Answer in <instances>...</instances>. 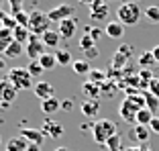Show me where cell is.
<instances>
[{"instance_id":"6da1fadb","label":"cell","mask_w":159,"mask_h":151,"mask_svg":"<svg viewBox=\"0 0 159 151\" xmlns=\"http://www.w3.org/2000/svg\"><path fill=\"white\" fill-rule=\"evenodd\" d=\"M116 16H118V23H122L125 27H133V25H137L141 21L143 10H141V6L137 2H125V4L118 6Z\"/></svg>"},{"instance_id":"7a4b0ae2","label":"cell","mask_w":159,"mask_h":151,"mask_svg":"<svg viewBox=\"0 0 159 151\" xmlns=\"http://www.w3.org/2000/svg\"><path fill=\"white\" fill-rule=\"evenodd\" d=\"M92 135H94V141H96V143L106 145L108 139L116 135V125H114L112 121H108V118H100V121H96V123H94Z\"/></svg>"},{"instance_id":"3957f363","label":"cell","mask_w":159,"mask_h":151,"mask_svg":"<svg viewBox=\"0 0 159 151\" xmlns=\"http://www.w3.org/2000/svg\"><path fill=\"white\" fill-rule=\"evenodd\" d=\"M6 80L16 88V92H19V90H31V88H35V86H33V76L29 74L25 67H12V70H8Z\"/></svg>"},{"instance_id":"277c9868","label":"cell","mask_w":159,"mask_h":151,"mask_svg":"<svg viewBox=\"0 0 159 151\" xmlns=\"http://www.w3.org/2000/svg\"><path fill=\"white\" fill-rule=\"evenodd\" d=\"M51 21L47 19V12H41V10H33V12L29 14V31L33 35H45L47 31H51L49 29Z\"/></svg>"},{"instance_id":"5b68a950","label":"cell","mask_w":159,"mask_h":151,"mask_svg":"<svg viewBox=\"0 0 159 151\" xmlns=\"http://www.w3.org/2000/svg\"><path fill=\"white\" fill-rule=\"evenodd\" d=\"M45 49H47V47H45V43L41 41V37L31 33V39H29L27 47H25V53L31 57V62H39V57H41L43 53H47Z\"/></svg>"},{"instance_id":"8992f818","label":"cell","mask_w":159,"mask_h":151,"mask_svg":"<svg viewBox=\"0 0 159 151\" xmlns=\"http://www.w3.org/2000/svg\"><path fill=\"white\" fill-rule=\"evenodd\" d=\"M74 14H75V8H74V6H70V4H59V6H55V8H51L49 12H47V19L51 21V23H57V25H59L61 21L71 19Z\"/></svg>"},{"instance_id":"52a82bcc","label":"cell","mask_w":159,"mask_h":151,"mask_svg":"<svg viewBox=\"0 0 159 151\" xmlns=\"http://www.w3.org/2000/svg\"><path fill=\"white\" fill-rule=\"evenodd\" d=\"M90 19L94 21V23H102V21H106V16L110 14V8H108L106 2H102V0H94V2H90Z\"/></svg>"},{"instance_id":"ba28073f","label":"cell","mask_w":159,"mask_h":151,"mask_svg":"<svg viewBox=\"0 0 159 151\" xmlns=\"http://www.w3.org/2000/svg\"><path fill=\"white\" fill-rule=\"evenodd\" d=\"M20 137L29 143V145H43L45 141V135H43L41 129H33V127H27V129H20Z\"/></svg>"},{"instance_id":"9c48e42d","label":"cell","mask_w":159,"mask_h":151,"mask_svg":"<svg viewBox=\"0 0 159 151\" xmlns=\"http://www.w3.org/2000/svg\"><path fill=\"white\" fill-rule=\"evenodd\" d=\"M41 131H43V135H45V137L59 139L61 135H63V125L57 123V121H53V118H45V121H43Z\"/></svg>"},{"instance_id":"30bf717a","label":"cell","mask_w":159,"mask_h":151,"mask_svg":"<svg viewBox=\"0 0 159 151\" xmlns=\"http://www.w3.org/2000/svg\"><path fill=\"white\" fill-rule=\"evenodd\" d=\"M118 112H120V118L125 121V123H137V112H139V108H137V106L129 98L122 100Z\"/></svg>"},{"instance_id":"8fae6325","label":"cell","mask_w":159,"mask_h":151,"mask_svg":"<svg viewBox=\"0 0 159 151\" xmlns=\"http://www.w3.org/2000/svg\"><path fill=\"white\" fill-rule=\"evenodd\" d=\"M16 98V88L8 80H0V104H12Z\"/></svg>"},{"instance_id":"7c38bea8","label":"cell","mask_w":159,"mask_h":151,"mask_svg":"<svg viewBox=\"0 0 159 151\" xmlns=\"http://www.w3.org/2000/svg\"><path fill=\"white\" fill-rule=\"evenodd\" d=\"M33 90H35V94L41 98V102H43V100H49V98H55V88H53L51 82L41 80V82H37V84H35Z\"/></svg>"},{"instance_id":"4fadbf2b","label":"cell","mask_w":159,"mask_h":151,"mask_svg":"<svg viewBox=\"0 0 159 151\" xmlns=\"http://www.w3.org/2000/svg\"><path fill=\"white\" fill-rule=\"evenodd\" d=\"M75 29H78V21L71 16V19L61 21L59 27H57V33L61 35V39H71L75 35Z\"/></svg>"},{"instance_id":"5bb4252c","label":"cell","mask_w":159,"mask_h":151,"mask_svg":"<svg viewBox=\"0 0 159 151\" xmlns=\"http://www.w3.org/2000/svg\"><path fill=\"white\" fill-rule=\"evenodd\" d=\"M149 137H151V129L149 127H143V125H137V127L131 131V139H135L139 145L149 143Z\"/></svg>"},{"instance_id":"9a60e30c","label":"cell","mask_w":159,"mask_h":151,"mask_svg":"<svg viewBox=\"0 0 159 151\" xmlns=\"http://www.w3.org/2000/svg\"><path fill=\"white\" fill-rule=\"evenodd\" d=\"M98 112H100V100H88L86 98L84 102H82V114H84V117L94 118Z\"/></svg>"},{"instance_id":"2e32d148","label":"cell","mask_w":159,"mask_h":151,"mask_svg":"<svg viewBox=\"0 0 159 151\" xmlns=\"http://www.w3.org/2000/svg\"><path fill=\"white\" fill-rule=\"evenodd\" d=\"M104 33L110 39H120L122 35H125V25L118 23V21H110V23L106 25V29H104Z\"/></svg>"},{"instance_id":"e0dca14e","label":"cell","mask_w":159,"mask_h":151,"mask_svg":"<svg viewBox=\"0 0 159 151\" xmlns=\"http://www.w3.org/2000/svg\"><path fill=\"white\" fill-rule=\"evenodd\" d=\"M29 143L25 141L23 137H10L8 141H6V151H27Z\"/></svg>"},{"instance_id":"ac0fdd59","label":"cell","mask_w":159,"mask_h":151,"mask_svg":"<svg viewBox=\"0 0 159 151\" xmlns=\"http://www.w3.org/2000/svg\"><path fill=\"white\" fill-rule=\"evenodd\" d=\"M12 37H14V41H19L20 45H27L29 43V39H31V31H29L27 27H14V31H12Z\"/></svg>"},{"instance_id":"d6986e66","label":"cell","mask_w":159,"mask_h":151,"mask_svg":"<svg viewBox=\"0 0 159 151\" xmlns=\"http://www.w3.org/2000/svg\"><path fill=\"white\" fill-rule=\"evenodd\" d=\"M61 108V102L59 98H49V100H43L41 102V112L43 114H53L55 110Z\"/></svg>"},{"instance_id":"ffe728a7","label":"cell","mask_w":159,"mask_h":151,"mask_svg":"<svg viewBox=\"0 0 159 151\" xmlns=\"http://www.w3.org/2000/svg\"><path fill=\"white\" fill-rule=\"evenodd\" d=\"M82 90H84V94L88 96V100H98L100 98V92H102L98 84H94V82H90V80L84 84V88H82Z\"/></svg>"},{"instance_id":"44dd1931","label":"cell","mask_w":159,"mask_h":151,"mask_svg":"<svg viewBox=\"0 0 159 151\" xmlns=\"http://www.w3.org/2000/svg\"><path fill=\"white\" fill-rule=\"evenodd\" d=\"M41 41L45 43V47H53L55 49L57 45H59V41H61V35L57 33V31H47V33L41 37Z\"/></svg>"},{"instance_id":"7402d4cb","label":"cell","mask_w":159,"mask_h":151,"mask_svg":"<svg viewBox=\"0 0 159 151\" xmlns=\"http://www.w3.org/2000/svg\"><path fill=\"white\" fill-rule=\"evenodd\" d=\"M39 63H41V67H43L45 71H47V70H53V67L57 66L55 53H49V51H47V53H43V55L39 57Z\"/></svg>"},{"instance_id":"603a6c76","label":"cell","mask_w":159,"mask_h":151,"mask_svg":"<svg viewBox=\"0 0 159 151\" xmlns=\"http://www.w3.org/2000/svg\"><path fill=\"white\" fill-rule=\"evenodd\" d=\"M23 51H25V45H20L19 41H12L8 45V49L4 51V55L10 57V59H14V57H20V55H23Z\"/></svg>"},{"instance_id":"cb8c5ba5","label":"cell","mask_w":159,"mask_h":151,"mask_svg":"<svg viewBox=\"0 0 159 151\" xmlns=\"http://www.w3.org/2000/svg\"><path fill=\"white\" fill-rule=\"evenodd\" d=\"M71 67H74V71H75V74H80V76L90 74V71H92V67H90V62H86V59H74Z\"/></svg>"},{"instance_id":"d4e9b609","label":"cell","mask_w":159,"mask_h":151,"mask_svg":"<svg viewBox=\"0 0 159 151\" xmlns=\"http://www.w3.org/2000/svg\"><path fill=\"white\" fill-rule=\"evenodd\" d=\"M151 121H153V112L147 108H141L137 112V125H143V127H149Z\"/></svg>"},{"instance_id":"484cf974","label":"cell","mask_w":159,"mask_h":151,"mask_svg":"<svg viewBox=\"0 0 159 151\" xmlns=\"http://www.w3.org/2000/svg\"><path fill=\"white\" fill-rule=\"evenodd\" d=\"M155 57H153V53L151 51H145L143 55L139 57V66H141V70H151V67L155 66Z\"/></svg>"},{"instance_id":"4316f807","label":"cell","mask_w":159,"mask_h":151,"mask_svg":"<svg viewBox=\"0 0 159 151\" xmlns=\"http://www.w3.org/2000/svg\"><path fill=\"white\" fill-rule=\"evenodd\" d=\"M55 59H57V66H67V63H74L71 53L67 51V49H57V51H55Z\"/></svg>"},{"instance_id":"83f0119b","label":"cell","mask_w":159,"mask_h":151,"mask_svg":"<svg viewBox=\"0 0 159 151\" xmlns=\"http://www.w3.org/2000/svg\"><path fill=\"white\" fill-rule=\"evenodd\" d=\"M143 16H145L151 25H159V6H147Z\"/></svg>"},{"instance_id":"f1b7e54d","label":"cell","mask_w":159,"mask_h":151,"mask_svg":"<svg viewBox=\"0 0 159 151\" xmlns=\"http://www.w3.org/2000/svg\"><path fill=\"white\" fill-rule=\"evenodd\" d=\"M145 108L151 110L153 114L159 110V98H157V96H153L151 92H145Z\"/></svg>"},{"instance_id":"f546056e","label":"cell","mask_w":159,"mask_h":151,"mask_svg":"<svg viewBox=\"0 0 159 151\" xmlns=\"http://www.w3.org/2000/svg\"><path fill=\"white\" fill-rule=\"evenodd\" d=\"M0 27H4V29H10V31H14V27H16V21H14L12 14L2 12V10H0Z\"/></svg>"},{"instance_id":"4dcf8cb0","label":"cell","mask_w":159,"mask_h":151,"mask_svg":"<svg viewBox=\"0 0 159 151\" xmlns=\"http://www.w3.org/2000/svg\"><path fill=\"white\" fill-rule=\"evenodd\" d=\"M126 63H129V57H125L122 53L114 51V55H112V70H125Z\"/></svg>"},{"instance_id":"1f68e13d","label":"cell","mask_w":159,"mask_h":151,"mask_svg":"<svg viewBox=\"0 0 159 151\" xmlns=\"http://www.w3.org/2000/svg\"><path fill=\"white\" fill-rule=\"evenodd\" d=\"M96 45H98V43L94 41V39L90 37L88 33H84V35H82V37H80V49H82V51H88V49L96 47Z\"/></svg>"},{"instance_id":"d6a6232c","label":"cell","mask_w":159,"mask_h":151,"mask_svg":"<svg viewBox=\"0 0 159 151\" xmlns=\"http://www.w3.org/2000/svg\"><path fill=\"white\" fill-rule=\"evenodd\" d=\"M106 149L108 151H122V141H120V135L118 133L106 141Z\"/></svg>"},{"instance_id":"836d02e7","label":"cell","mask_w":159,"mask_h":151,"mask_svg":"<svg viewBox=\"0 0 159 151\" xmlns=\"http://www.w3.org/2000/svg\"><path fill=\"white\" fill-rule=\"evenodd\" d=\"M27 71H29L31 76H41L45 70L41 67V63H39V62H31V63L27 66Z\"/></svg>"},{"instance_id":"e575fe53","label":"cell","mask_w":159,"mask_h":151,"mask_svg":"<svg viewBox=\"0 0 159 151\" xmlns=\"http://www.w3.org/2000/svg\"><path fill=\"white\" fill-rule=\"evenodd\" d=\"M84 33H88L96 43L100 41V37H102V31H100V27H86V29H84Z\"/></svg>"},{"instance_id":"d590c367","label":"cell","mask_w":159,"mask_h":151,"mask_svg":"<svg viewBox=\"0 0 159 151\" xmlns=\"http://www.w3.org/2000/svg\"><path fill=\"white\" fill-rule=\"evenodd\" d=\"M116 51H118V53H122L125 57H129V59L135 55V47H133V45H129V43H122V45L116 49Z\"/></svg>"},{"instance_id":"8d00e7d4","label":"cell","mask_w":159,"mask_h":151,"mask_svg":"<svg viewBox=\"0 0 159 151\" xmlns=\"http://www.w3.org/2000/svg\"><path fill=\"white\" fill-rule=\"evenodd\" d=\"M14 21H16V25H19V27H27L29 29V14L25 12H19V14H14Z\"/></svg>"},{"instance_id":"74e56055","label":"cell","mask_w":159,"mask_h":151,"mask_svg":"<svg viewBox=\"0 0 159 151\" xmlns=\"http://www.w3.org/2000/svg\"><path fill=\"white\" fill-rule=\"evenodd\" d=\"M8 8H10V14H19V12H23V2L20 0H10L8 2Z\"/></svg>"},{"instance_id":"f35d334b","label":"cell","mask_w":159,"mask_h":151,"mask_svg":"<svg viewBox=\"0 0 159 151\" xmlns=\"http://www.w3.org/2000/svg\"><path fill=\"white\" fill-rule=\"evenodd\" d=\"M0 39H2V41H6V43H12V41H14V37H12V31H10V29L0 27Z\"/></svg>"},{"instance_id":"ab89813d","label":"cell","mask_w":159,"mask_h":151,"mask_svg":"<svg viewBox=\"0 0 159 151\" xmlns=\"http://www.w3.org/2000/svg\"><path fill=\"white\" fill-rule=\"evenodd\" d=\"M149 92H151L153 96H157V98H159V76H155L153 80L149 82Z\"/></svg>"},{"instance_id":"60d3db41","label":"cell","mask_w":159,"mask_h":151,"mask_svg":"<svg viewBox=\"0 0 159 151\" xmlns=\"http://www.w3.org/2000/svg\"><path fill=\"white\" fill-rule=\"evenodd\" d=\"M98 55H100L98 47H92V49H88V51H84V59H86V62H92V59H96Z\"/></svg>"},{"instance_id":"b9f144b4","label":"cell","mask_w":159,"mask_h":151,"mask_svg":"<svg viewBox=\"0 0 159 151\" xmlns=\"http://www.w3.org/2000/svg\"><path fill=\"white\" fill-rule=\"evenodd\" d=\"M149 129H151V133H157V135H159V117H153Z\"/></svg>"},{"instance_id":"7bdbcfd3","label":"cell","mask_w":159,"mask_h":151,"mask_svg":"<svg viewBox=\"0 0 159 151\" xmlns=\"http://www.w3.org/2000/svg\"><path fill=\"white\" fill-rule=\"evenodd\" d=\"M61 108L63 110H71L74 108V102H71V100H63V102H61Z\"/></svg>"},{"instance_id":"ee69618b","label":"cell","mask_w":159,"mask_h":151,"mask_svg":"<svg viewBox=\"0 0 159 151\" xmlns=\"http://www.w3.org/2000/svg\"><path fill=\"white\" fill-rule=\"evenodd\" d=\"M151 53H153V57H155V62L159 63V45H155V47L151 49Z\"/></svg>"},{"instance_id":"f6af8a7d","label":"cell","mask_w":159,"mask_h":151,"mask_svg":"<svg viewBox=\"0 0 159 151\" xmlns=\"http://www.w3.org/2000/svg\"><path fill=\"white\" fill-rule=\"evenodd\" d=\"M8 45H10V43H6V41H2V39H0V53H4L6 49H8Z\"/></svg>"},{"instance_id":"bcb514c9","label":"cell","mask_w":159,"mask_h":151,"mask_svg":"<svg viewBox=\"0 0 159 151\" xmlns=\"http://www.w3.org/2000/svg\"><path fill=\"white\" fill-rule=\"evenodd\" d=\"M27 151H41V147H39V145H29Z\"/></svg>"},{"instance_id":"7dc6e473","label":"cell","mask_w":159,"mask_h":151,"mask_svg":"<svg viewBox=\"0 0 159 151\" xmlns=\"http://www.w3.org/2000/svg\"><path fill=\"white\" fill-rule=\"evenodd\" d=\"M4 67H6V62L2 59V57H0V70H4Z\"/></svg>"},{"instance_id":"c3c4849f","label":"cell","mask_w":159,"mask_h":151,"mask_svg":"<svg viewBox=\"0 0 159 151\" xmlns=\"http://www.w3.org/2000/svg\"><path fill=\"white\" fill-rule=\"evenodd\" d=\"M55 151H70L67 147H55Z\"/></svg>"},{"instance_id":"681fc988","label":"cell","mask_w":159,"mask_h":151,"mask_svg":"<svg viewBox=\"0 0 159 151\" xmlns=\"http://www.w3.org/2000/svg\"><path fill=\"white\" fill-rule=\"evenodd\" d=\"M125 151H141V147H131V149H125Z\"/></svg>"},{"instance_id":"f907efd6","label":"cell","mask_w":159,"mask_h":151,"mask_svg":"<svg viewBox=\"0 0 159 151\" xmlns=\"http://www.w3.org/2000/svg\"><path fill=\"white\" fill-rule=\"evenodd\" d=\"M0 10H2V2H0Z\"/></svg>"}]
</instances>
